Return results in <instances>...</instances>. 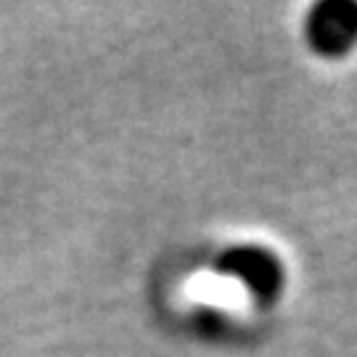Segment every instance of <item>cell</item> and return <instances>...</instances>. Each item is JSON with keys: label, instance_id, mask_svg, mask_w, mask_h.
Listing matches in <instances>:
<instances>
[{"label": "cell", "instance_id": "obj_1", "mask_svg": "<svg viewBox=\"0 0 357 357\" xmlns=\"http://www.w3.org/2000/svg\"><path fill=\"white\" fill-rule=\"evenodd\" d=\"M215 268L220 275L241 283L262 305H273L283 291L286 270L283 262L259 243H233L217 255Z\"/></svg>", "mask_w": 357, "mask_h": 357}, {"label": "cell", "instance_id": "obj_2", "mask_svg": "<svg viewBox=\"0 0 357 357\" xmlns=\"http://www.w3.org/2000/svg\"><path fill=\"white\" fill-rule=\"evenodd\" d=\"M307 48L320 59H344L357 48L355 0H320L310 6L302 22Z\"/></svg>", "mask_w": 357, "mask_h": 357}]
</instances>
